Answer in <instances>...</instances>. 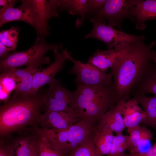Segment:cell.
Instances as JSON below:
<instances>
[{
  "label": "cell",
  "instance_id": "6da1fadb",
  "mask_svg": "<svg viewBox=\"0 0 156 156\" xmlns=\"http://www.w3.org/2000/svg\"><path fill=\"white\" fill-rule=\"evenodd\" d=\"M156 42L148 45L144 40L128 44L119 62L111 68L113 86L117 103L130 99L131 92L151 61L156 62Z\"/></svg>",
  "mask_w": 156,
  "mask_h": 156
},
{
  "label": "cell",
  "instance_id": "7a4b0ae2",
  "mask_svg": "<svg viewBox=\"0 0 156 156\" xmlns=\"http://www.w3.org/2000/svg\"><path fill=\"white\" fill-rule=\"evenodd\" d=\"M48 89H41L36 94H13L0 108V135L10 137L19 132L38 127L41 112L46 100Z\"/></svg>",
  "mask_w": 156,
  "mask_h": 156
},
{
  "label": "cell",
  "instance_id": "3957f363",
  "mask_svg": "<svg viewBox=\"0 0 156 156\" xmlns=\"http://www.w3.org/2000/svg\"><path fill=\"white\" fill-rule=\"evenodd\" d=\"M76 86L71 108L79 120L94 125L117 103L113 87L96 88L86 86L75 79Z\"/></svg>",
  "mask_w": 156,
  "mask_h": 156
},
{
  "label": "cell",
  "instance_id": "277c9868",
  "mask_svg": "<svg viewBox=\"0 0 156 156\" xmlns=\"http://www.w3.org/2000/svg\"><path fill=\"white\" fill-rule=\"evenodd\" d=\"M94 129V125L79 120L64 129L48 130L38 127L33 131L45 137L56 148L67 156L90 137Z\"/></svg>",
  "mask_w": 156,
  "mask_h": 156
},
{
  "label": "cell",
  "instance_id": "5b68a950",
  "mask_svg": "<svg viewBox=\"0 0 156 156\" xmlns=\"http://www.w3.org/2000/svg\"><path fill=\"white\" fill-rule=\"evenodd\" d=\"M62 47L61 43L49 44L46 42L45 36H38L32 46L29 49L23 51H14L1 59L0 72L27 66L44 58L45 54L48 51L55 48L63 50Z\"/></svg>",
  "mask_w": 156,
  "mask_h": 156
},
{
  "label": "cell",
  "instance_id": "8992f818",
  "mask_svg": "<svg viewBox=\"0 0 156 156\" xmlns=\"http://www.w3.org/2000/svg\"><path fill=\"white\" fill-rule=\"evenodd\" d=\"M93 24L91 31L84 38H92L100 40L106 44L108 49H121L128 44L144 40V36L133 35L127 34L106 24L103 20L90 18Z\"/></svg>",
  "mask_w": 156,
  "mask_h": 156
},
{
  "label": "cell",
  "instance_id": "52a82bcc",
  "mask_svg": "<svg viewBox=\"0 0 156 156\" xmlns=\"http://www.w3.org/2000/svg\"><path fill=\"white\" fill-rule=\"evenodd\" d=\"M71 54L68 51L67 57L74 66L69 70L68 72L76 75L75 79L86 86L93 88L113 87L111 73L102 71L88 62L84 63L80 60H76Z\"/></svg>",
  "mask_w": 156,
  "mask_h": 156
},
{
  "label": "cell",
  "instance_id": "ba28073f",
  "mask_svg": "<svg viewBox=\"0 0 156 156\" xmlns=\"http://www.w3.org/2000/svg\"><path fill=\"white\" fill-rule=\"evenodd\" d=\"M140 0H108L97 13L91 17L96 20H107V25L121 30V23L124 18L132 20L133 7Z\"/></svg>",
  "mask_w": 156,
  "mask_h": 156
},
{
  "label": "cell",
  "instance_id": "9c48e42d",
  "mask_svg": "<svg viewBox=\"0 0 156 156\" xmlns=\"http://www.w3.org/2000/svg\"><path fill=\"white\" fill-rule=\"evenodd\" d=\"M16 21L27 23L34 27L39 36L42 35L40 22L31 0H22L21 5L17 8L12 6L1 8L0 27L6 23Z\"/></svg>",
  "mask_w": 156,
  "mask_h": 156
},
{
  "label": "cell",
  "instance_id": "30bf717a",
  "mask_svg": "<svg viewBox=\"0 0 156 156\" xmlns=\"http://www.w3.org/2000/svg\"><path fill=\"white\" fill-rule=\"evenodd\" d=\"M48 84L49 88L46 94V102L42 107L44 111L58 112L72 109L71 105L75 91L66 89L60 80L55 78Z\"/></svg>",
  "mask_w": 156,
  "mask_h": 156
},
{
  "label": "cell",
  "instance_id": "8fae6325",
  "mask_svg": "<svg viewBox=\"0 0 156 156\" xmlns=\"http://www.w3.org/2000/svg\"><path fill=\"white\" fill-rule=\"evenodd\" d=\"M58 48L53 50L55 60L44 68H37L33 72V82L31 94H36L40 89L46 84H48L55 78L56 75L63 68L65 62L68 60L66 49L60 52Z\"/></svg>",
  "mask_w": 156,
  "mask_h": 156
},
{
  "label": "cell",
  "instance_id": "7c38bea8",
  "mask_svg": "<svg viewBox=\"0 0 156 156\" xmlns=\"http://www.w3.org/2000/svg\"><path fill=\"white\" fill-rule=\"evenodd\" d=\"M79 120L75 112L71 109L62 111H47L41 114L38 123L41 128L61 130L67 129Z\"/></svg>",
  "mask_w": 156,
  "mask_h": 156
},
{
  "label": "cell",
  "instance_id": "4fadbf2b",
  "mask_svg": "<svg viewBox=\"0 0 156 156\" xmlns=\"http://www.w3.org/2000/svg\"><path fill=\"white\" fill-rule=\"evenodd\" d=\"M50 64L49 57L46 56L42 59L31 63L25 68L18 69L16 68L6 71L12 73L18 78L20 81L19 83L17 85L14 90V94L27 95L30 94L34 71L43 64L50 65Z\"/></svg>",
  "mask_w": 156,
  "mask_h": 156
},
{
  "label": "cell",
  "instance_id": "5bb4252c",
  "mask_svg": "<svg viewBox=\"0 0 156 156\" xmlns=\"http://www.w3.org/2000/svg\"><path fill=\"white\" fill-rule=\"evenodd\" d=\"M121 101L107 111L98 121L95 128L99 130L108 129L116 134L123 133L126 128L123 118V109L125 102Z\"/></svg>",
  "mask_w": 156,
  "mask_h": 156
},
{
  "label": "cell",
  "instance_id": "9a60e30c",
  "mask_svg": "<svg viewBox=\"0 0 156 156\" xmlns=\"http://www.w3.org/2000/svg\"><path fill=\"white\" fill-rule=\"evenodd\" d=\"M148 93L156 96V62L152 61L132 89L130 95L134 98Z\"/></svg>",
  "mask_w": 156,
  "mask_h": 156
},
{
  "label": "cell",
  "instance_id": "2e32d148",
  "mask_svg": "<svg viewBox=\"0 0 156 156\" xmlns=\"http://www.w3.org/2000/svg\"><path fill=\"white\" fill-rule=\"evenodd\" d=\"M125 47L119 49H97L89 58L87 62L102 71H106L108 68H112L119 62Z\"/></svg>",
  "mask_w": 156,
  "mask_h": 156
},
{
  "label": "cell",
  "instance_id": "e0dca14e",
  "mask_svg": "<svg viewBox=\"0 0 156 156\" xmlns=\"http://www.w3.org/2000/svg\"><path fill=\"white\" fill-rule=\"evenodd\" d=\"M132 20L135 21V28L142 30L146 27L145 22L156 19V0H140L133 8Z\"/></svg>",
  "mask_w": 156,
  "mask_h": 156
},
{
  "label": "cell",
  "instance_id": "ac0fdd59",
  "mask_svg": "<svg viewBox=\"0 0 156 156\" xmlns=\"http://www.w3.org/2000/svg\"><path fill=\"white\" fill-rule=\"evenodd\" d=\"M134 98L125 102L123 109V118L127 129L140 125L145 119L146 115Z\"/></svg>",
  "mask_w": 156,
  "mask_h": 156
},
{
  "label": "cell",
  "instance_id": "d6986e66",
  "mask_svg": "<svg viewBox=\"0 0 156 156\" xmlns=\"http://www.w3.org/2000/svg\"><path fill=\"white\" fill-rule=\"evenodd\" d=\"M113 132L108 129L99 130L94 128L91 138L97 156L107 155L109 153L114 136Z\"/></svg>",
  "mask_w": 156,
  "mask_h": 156
},
{
  "label": "cell",
  "instance_id": "ffe728a7",
  "mask_svg": "<svg viewBox=\"0 0 156 156\" xmlns=\"http://www.w3.org/2000/svg\"><path fill=\"white\" fill-rule=\"evenodd\" d=\"M88 0H57V6L61 11H66L70 14L80 16L77 20L75 25L79 27L82 25L87 13Z\"/></svg>",
  "mask_w": 156,
  "mask_h": 156
},
{
  "label": "cell",
  "instance_id": "44dd1931",
  "mask_svg": "<svg viewBox=\"0 0 156 156\" xmlns=\"http://www.w3.org/2000/svg\"><path fill=\"white\" fill-rule=\"evenodd\" d=\"M133 98L141 105L146 113V118L141 124L156 130V96L150 97L142 95Z\"/></svg>",
  "mask_w": 156,
  "mask_h": 156
},
{
  "label": "cell",
  "instance_id": "7402d4cb",
  "mask_svg": "<svg viewBox=\"0 0 156 156\" xmlns=\"http://www.w3.org/2000/svg\"><path fill=\"white\" fill-rule=\"evenodd\" d=\"M33 135H21L9 143L10 156H29Z\"/></svg>",
  "mask_w": 156,
  "mask_h": 156
},
{
  "label": "cell",
  "instance_id": "603a6c76",
  "mask_svg": "<svg viewBox=\"0 0 156 156\" xmlns=\"http://www.w3.org/2000/svg\"><path fill=\"white\" fill-rule=\"evenodd\" d=\"M0 78V99L4 103L9 99L10 93L15 90L20 81L17 77L9 71L2 72Z\"/></svg>",
  "mask_w": 156,
  "mask_h": 156
},
{
  "label": "cell",
  "instance_id": "cb8c5ba5",
  "mask_svg": "<svg viewBox=\"0 0 156 156\" xmlns=\"http://www.w3.org/2000/svg\"><path fill=\"white\" fill-rule=\"evenodd\" d=\"M34 133L36 135L39 156H67L56 148L45 137Z\"/></svg>",
  "mask_w": 156,
  "mask_h": 156
},
{
  "label": "cell",
  "instance_id": "d4e9b609",
  "mask_svg": "<svg viewBox=\"0 0 156 156\" xmlns=\"http://www.w3.org/2000/svg\"><path fill=\"white\" fill-rule=\"evenodd\" d=\"M19 30L18 27H12L8 29L2 30L0 32V42L15 51L17 45Z\"/></svg>",
  "mask_w": 156,
  "mask_h": 156
},
{
  "label": "cell",
  "instance_id": "484cf974",
  "mask_svg": "<svg viewBox=\"0 0 156 156\" xmlns=\"http://www.w3.org/2000/svg\"><path fill=\"white\" fill-rule=\"evenodd\" d=\"M153 138V134L151 131L146 126H142L141 134L137 146L131 153H144L148 151L153 146L151 142Z\"/></svg>",
  "mask_w": 156,
  "mask_h": 156
},
{
  "label": "cell",
  "instance_id": "4316f807",
  "mask_svg": "<svg viewBox=\"0 0 156 156\" xmlns=\"http://www.w3.org/2000/svg\"><path fill=\"white\" fill-rule=\"evenodd\" d=\"M129 135L123 133L114 135L112 147L109 153L107 156H121L127 149V141Z\"/></svg>",
  "mask_w": 156,
  "mask_h": 156
},
{
  "label": "cell",
  "instance_id": "83f0119b",
  "mask_svg": "<svg viewBox=\"0 0 156 156\" xmlns=\"http://www.w3.org/2000/svg\"><path fill=\"white\" fill-rule=\"evenodd\" d=\"M67 156H97L91 136Z\"/></svg>",
  "mask_w": 156,
  "mask_h": 156
},
{
  "label": "cell",
  "instance_id": "f1b7e54d",
  "mask_svg": "<svg viewBox=\"0 0 156 156\" xmlns=\"http://www.w3.org/2000/svg\"><path fill=\"white\" fill-rule=\"evenodd\" d=\"M141 127L140 125L127 129L129 135L127 142V149L131 153H133L137 146L140 136Z\"/></svg>",
  "mask_w": 156,
  "mask_h": 156
},
{
  "label": "cell",
  "instance_id": "f546056e",
  "mask_svg": "<svg viewBox=\"0 0 156 156\" xmlns=\"http://www.w3.org/2000/svg\"><path fill=\"white\" fill-rule=\"evenodd\" d=\"M107 0H88L87 13L90 17L97 13L101 10Z\"/></svg>",
  "mask_w": 156,
  "mask_h": 156
},
{
  "label": "cell",
  "instance_id": "4dcf8cb0",
  "mask_svg": "<svg viewBox=\"0 0 156 156\" xmlns=\"http://www.w3.org/2000/svg\"><path fill=\"white\" fill-rule=\"evenodd\" d=\"M121 156H156V146L154 145L150 150L146 152L129 154L125 153Z\"/></svg>",
  "mask_w": 156,
  "mask_h": 156
},
{
  "label": "cell",
  "instance_id": "1f68e13d",
  "mask_svg": "<svg viewBox=\"0 0 156 156\" xmlns=\"http://www.w3.org/2000/svg\"><path fill=\"white\" fill-rule=\"evenodd\" d=\"M29 156H39L36 135L34 133L31 144Z\"/></svg>",
  "mask_w": 156,
  "mask_h": 156
},
{
  "label": "cell",
  "instance_id": "d6a6232c",
  "mask_svg": "<svg viewBox=\"0 0 156 156\" xmlns=\"http://www.w3.org/2000/svg\"><path fill=\"white\" fill-rule=\"evenodd\" d=\"M0 156H10L9 143H6L2 140L0 141Z\"/></svg>",
  "mask_w": 156,
  "mask_h": 156
},
{
  "label": "cell",
  "instance_id": "836d02e7",
  "mask_svg": "<svg viewBox=\"0 0 156 156\" xmlns=\"http://www.w3.org/2000/svg\"><path fill=\"white\" fill-rule=\"evenodd\" d=\"M14 51L12 49L7 47L0 42V57L1 59L2 58L8 54L10 51Z\"/></svg>",
  "mask_w": 156,
  "mask_h": 156
},
{
  "label": "cell",
  "instance_id": "e575fe53",
  "mask_svg": "<svg viewBox=\"0 0 156 156\" xmlns=\"http://www.w3.org/2000/svg\"><path fill=\"white\" fill-rule=\"evenodd\" d=\"M18 1L15 0H0V5L2 8H7L14 6Z\"/></svg>",
  "mask_w": 156,
  "mask_h": 156
},
{
  "label": "cell",
  "instance_id": "d590c367",
  "mask_svg": "<svg viewBox=\"0 0 156 156\" xmlns=\"http://www.w3.org/2000/svg\"><path fill=\"white\" fill-rule=\"evenodd\" d=\"M155 146H156V143L154 144Z\"/></svg>",
  "mask_w": 156,
  "mask_h": 156
}]
</instances>
